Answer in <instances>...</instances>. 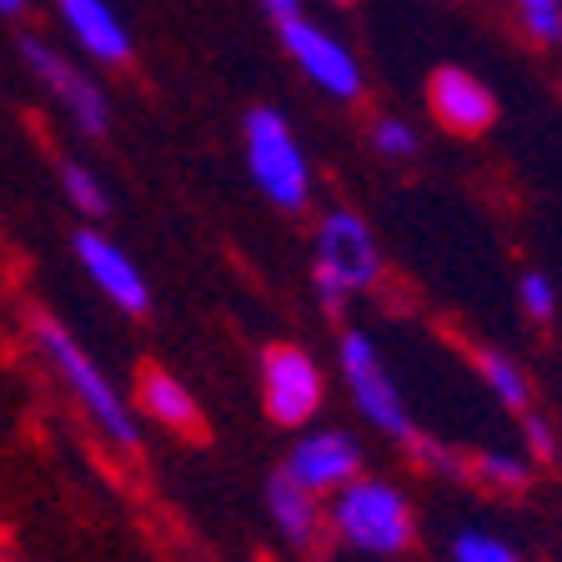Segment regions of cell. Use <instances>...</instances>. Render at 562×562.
<instances>
[{
  "mask_svg": "<svg viewBox=\"0 0 562 562\" xmlns=\"http://www.w3.org/2000/svg\"><path fill=\"white\" fill-rule=\"evenodd\" d=\"M261 397H267V417L277 427H306L322 407V367L312 362V351L277 341L261 351Z\"/></svg>",
  "mask_w": 562,
  "mask_h": 562,
  "instance_id": "obj_5",
  "label": "cell"
},
{
  "mask_svg": "<svg viewBox=\"0 0 562 562\" xmlns=\"http://www.w3.org/2000/svg\"><path fill=\"white\" fill-rule=\"evenodd\" d=\"M331 527H337V538L347 548L397 558L412 542V503L402 497V487H392L382 477H351L347 487H337Z\"/></svg>",
  "mask_w": 562,
  "mask_h": 562,
  "instance_id": "obj_2",
  "label": "cell"
},
{
  "mask_svg": "<svg viewBox=\"0 0 562 562\" xmlns=\"http://www.w3.org/2000/svg\"><path fill=\"white\" fill-rule=\"evenodd\" d=\"M286 477L302 482L306 492H337L351 477H362V447L347 432H312L286 452Z\"/></svg>",
  "mask_w": 562,
  "mask_h": 562,
  "instance_id": "obj_9",
  "label": "cell"
},
{
  "mask_svg": "<svg viewBox=\"0 0 562 562\" xmlns=\"http://www.w3.org/2000/svg\"><path fill=\"white\" fill-rule=\"evenodd\" d=\"M136 407L146 412L151 422L171 427V432H201V407H196V397H191V392L176 382L171 372H161V367H146V372H140V382H136Z\"/></svg>",
  "mask_w": 562,
  "mask_h": 562,
  "instance_id": "obj_13",
  "label": "cell"
},
{
  "mask_svg": "<svg viewBox=\"0 0 562 562\" xmlns=\"http://www.w3.org/2000/svg\"><path fill=\"white\" fill-rule=\"evenodd\" d=\"M261 5H267V11L277 15V25H281V21H292V15H302V11H296V0H261Z\"/></svg>",
  "mask_w": 562,
  "mask_h": 562,
  "instance_id": "obj_25",
  "label": "cell"
},
{
  "mask_svg": "<svg viewBox=\"0 0 562 562\" xmlns=\"http://www.w3.org/2000/svg\"><path fill=\"white\" fill-rule=\"evenodd\" d=\"M25 11V0H0V15H21Z\"/></svg>",
  "mask_w": 562,
  "mask_h": 562,
  "instance_id": "obj_26",
  "label": "cell"
},
{
  "mask_svg": "<svg viewBox=\"0 0 562 562\" xmlns=\"http://www.w3.org/2000/svg\"><path fill=\"white\" fill-rule=\"evenodd\" d=\"M472 472H477V477L487 482V487H503V492L527 487V477H532L527 457H517V452H497V447H487V452L472 457Z\"/></svg>",
  "mask_w": 562,
  "mask_h": 562,
  "instance_id": "obj_16",
  "label": "cell"
},
{
  "mask_svg": "<svg viewBox=\"0 0 562 562\" xmlns=\"http://www.w3.org/2000/svg\"><path fill=\"white\" fill-rule=\"evenodd\" d=\"M427 105H432V116L442 121L447 131L457 136H482V131L497 121V101L492 91L462 66H442L427 86Z\"/></svg>",
  "mask_w": 562,
  "mask_h": 562,
  "instance_id": "obj_11",
  "label": "cell"
},
{
  "mask_svg": "<svg viewBox=\"0 0 562 562\" xmlns=\"http://www.w3.org/2000/svg\"><path fill=\"white\" fill-rule=\"evenodd\" d=\"M452 562H522L507 542H497V538H487V532H457L452 538Z\"/></svg>",
  "mask_w": 562,
  "mask_h": 562,
  "instance_id": "obj_18",
  "label": "cell"
},
{
  "mask_svg": "<svg viewBox=\"0 0 562 562\" xmlns=\"http://www.w3.org/2000/svg\"><path fill=\"white\" fill-rule=\"evenodd\" d=\"M331 5H351V0H331Z\"/></svg>",
  "mask_w": 562,
  "mask_h": 562,
  "instance_id": "obj_27",
  "label": "cell"
},
{
  "mask_svg": "<svg viewBox=\"0 0 562 562\" xmlns=\"http://www.w3.org/2000/svg\"><path fill=\"white\" fill-rule=\"evenodd\" d=\"M477 372L482 382H487V392L497 402H503L507 412H532V382H527V372L507 357V351H477Z\"/></svg>",
  "mask_w": 562,
  "mask_h": 562,
  "instance_id": "obj_15",
  "label": "cell"
},
{
  "mask_svg": "<svg viewBox=\"0 0 562 562\" xmlns=\"http://www.w3.org/2000/svg\"><path fill=\"white\" fill-rule=\"evenodd\" d=\"M372 146L382 156H397V161H402V156L417 151V136H412V126H402V121L386 116V121H376V126H372Z\"/></svg>",
  "mask_w": 562,
  "mask_h": 562,
  "instance_id": "obj_21",
  "label": "cell"
},
{
  "mask_svg": "<svg viewBox=\"0 0 562 562\" xmlns=\"http://www.w3.org/2000/svg\"><path fill=\"white\" fill-rule=\"evenodd\" d=\"M56 5H60V21L70 25V35L95 60H105V66H126L131 60V35L105 0H56Z\"/></svg>",
  "mask_w": 562,
  "mask_h": 562,
  "instance_id": "obj_12",
  "label": "cell"
},
{
  "mask_svg": "<svg viewBox=\"0 0 562 562\" xmlns=\"http://www.w3.org/2000/svg\"><path fill=\"white\" fill-rule=\"evenodd\" d=\"M21 56H25V66L41 76V81L50 86V95H56L60 105H66L70 116H76V126L81 131H91V136H101L105 131V121H111V111H105V95H101V86L95 81H86L81 70L70 66L66 56H56L50 46H41L35 35H25L21 41Z\"/></svg>",
  "mask_w": 562,
  "mask_h": 562,
  "instance_id": "obj_8",
  "label": "cell"
},
{
  "mask_svg": "<svg viewBox=\"0 0 562 562\" xmlns=\"http://www.w3.org/2000/svg\"><path fill=\"white\" fill-rule=\"evenodd\" d=\"M316 292H322V306H327L331 316H341L347 312V286H341V281H331V277H316Z\"/></svg>",
  "mask_w": 562,
  "mask_h": 562,
  "instance_id": "obj_23",
  "label": "cell"
},
{
  "mask_svg": "<svg viewBox=\"0 0 562 562\" xmlns=\"http://www.w3.org/2000/svg\"><path fill=\"white\" fill-rule=\"evenodd\" d=\"M267 507H271V522L281 527V538L306 548L316 538V497L302 487V482L286 477V468L271 472L267 482Z\"/></svg>",
  "mask_w": 562,
  "mask_h": 562,
  "instance_id": "obj_14",
  "label": "cell"
},
{
  "mask_svg": "<svg viewBox=\"0 0 562 562\" xmlns=\"http://www.w3.org/2000/svg\"><path fill=\"white\" fill-rule=\"evenodd\" d=\"M316 277L341 281L347 292H367L382 277L376 236L357 211H327L316 226Z\"/></svg>",
  "mask_w": 562,
  "mask_h": 562,
  "instance_id": "obj_6",
  "label": "cell"
},
{
  "mask_svg": "<svg viewBox=\"0 0 562 562\" xmlns=\"http://www.w3.org/2000/svg\"><path fill=\"white\" fill-rule=\"evenodd\" d=\"M337 362H341V376H347L351 402L362 407V417L372 422L376 432L392 437V442H417V427H412V417H407V402H402V392L392 386L382 357H376V341L367 337V331H357V327L341 331Z\"/></svg>",
  "mask_w": 562,
  "mask_h": 562,
  "instance_id": "obj_4",
  "label": "cell"
},
{
  "mask_svg": "<svg viewBox=\"0 0 562 562\" xmlns=\"http://www.w3.org/2000/svg\"><path fill=\"white\" fill-rule=\"evenodd\" d=\"M517 292H522L527 316H538V322H552V312H558V296H552V281L542 277V271H522Z\"/></svg>",
  "mask_w": 562,
  "mask_h": 562,
  "instance_id": "obj_20",
  "label": "cell"
},
{
  "mask_svg": "<svg viewBox=\"0 0 562 562\" xmlns=\"http://www.w3.org/2000/svg\"><path fill=\"white\" fill-rule=\"evenodd\" d=\"M60 187H66V196L76 201L86 216H105V206H111V201H105V187L76 161H60Z\"/></svg>",
  "mask_w": 562,
  "mask_h": 562,
  "instance_id": "obj_17",
  "label": "cell"
},
{
  "mask_svg": "<svg viewBox=\"0 0 562 562\" xmlns=\"http://www.w3.org/2000/svg\"><path fill=\"white\" fill-rule=\"evenodd\" d=\"M281 46L292 50V60L312 76L316 86L327 95H341V101H351V95L362 91V70H357V60H351V50L341 46L337 35L316 31L312 21H302V15H292V21H281Z\"/></svg>",
  "mask_w": 562,
  "mask_h": 562,
  "instance_id": "obj_7",
  "label": "cell"
},
{
  "mask_svg": "<svg viewBox=\"0 0 562 562\" xmlns=\"http://www.w3.org/2000/svg\"><path fill=\"white\" fill-rule=\"evenodd\" d=\"M76 257H81L86 277L101 286L111 302L121 306V312L131 316H146L151 312V286H146V277H140V267L121 251L116 241H105L101 232H81L76 236Z\"/></svg>",
  "mask_w": 562,
  "mask_h": 562,
  "instance_id": "obj_10",
  "label": "cell"
},
{
  "mask_svg": "<svg viewBox=\"0 0 562 562\" xmlns=\"http://www.w3.org/2000/svg\"><path fill=\"white\" fill-rule=\"evenodd\" d=\"M522 432H527V447H532L538 462H552V457H558V437H552V427L538 417V412H522Z\"/></svg>",
  "mask_w": 562,
  "mask_h": 562,
  "instance_id": "obj_22",
  "label": "cell"
},
{
  "mask_svg": "<svg viewBox=\"0 0 562 562\" xmlns=\"http://www.w3.org/2000/svg\"><path fill=\"white\" fill-rule=\"evenodd\" d=\"M517 11L538 41H562V0H517Z\"/></svg>",
  "mask_w": 562,
  "mask_h": 562,
  "instance_id": "obj_19",
  "label": "cell"
},
{
  "mask_svg": "<svg viewBox=\"0 0 562 562\" xmlns=\"http://www.w3.org/2000/svg\"><path fill=\"white\" fill-rule=\"evenodd\" d=\"M246 166H251L257 187L267 191L281 211L306 206V196H312V166H306L292 126H286L271 105L246 111Z\"/></svg>",
  "mask_w": 562,
  "mask_h": 562,
  "instance_id": "obj_3",
  "label": "cell"
},
{
  "mask_svg": "<svg viewBox=\"0 0 562 562\" xmlns=\"http://www.w3.org/2000/svg\"><path fill=\"white\" fill-rule=\"evenodd\" d=\"M31 337H35V347H41V357L56 367V376L70 386V397L81 402V412L95 422V427H101L105 442L121 447V452L140 447L136 417H131V407L121 402L116 386L105 382L101 367L91 362V351H86L81 341L70 337V331L60 327L56 316H31Z\"/></svg>",
  "mask_w": 562,
  "mask_h": 562,
  "instance_id": "obj_1",
  "label": "cell"
},
{
  "mask_svg": "<svg viewBox=\"0 0 562 562\" xmlns=\"http://www.w3.org/2000/svg\"><path fill=\"white\" fill-rule=\"evenodd\" d=\"M417 452H422V462H427V468L447 472V477H457V472H462V462H457L452 452H437V447H417Z\"/></svg>",
  "mask_w": 562,
  "mask_h": 562,
  "instance_id": "obj_24",
  "label": "cell"
}]
</instances>
